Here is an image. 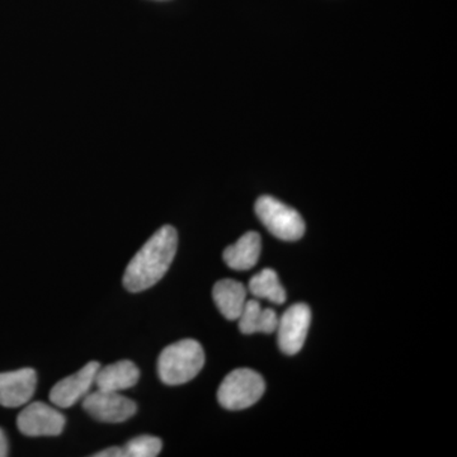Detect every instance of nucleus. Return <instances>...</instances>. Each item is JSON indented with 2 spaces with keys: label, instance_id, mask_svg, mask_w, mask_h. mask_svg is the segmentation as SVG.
<instances>
[{
  "label": "nucleus",
  "instance_id": "nucleus-15",
  "mask_svg": "<svg viewBox=\"0 0 457 457\" xmlns=\"http://www.w3.org/2000/svg\"><path fill=\"white\" fill-rule=\"evenodd\" d=\"M163 442L155 436H139L122 446L125 457H155L161 453Z\"/></svg>",
  "mask_w": 457,
  "mask_h": 457
},
{
  "label": "nucleus",
  "instance_id": "nucleus-11",
  "mask_svg": "<svg viewBox=\"0 0 457 457\" xmlns=\"http://www.w3.org/2000/svg\"><path fill=\"white\" fill-rule=\"evenodd\" d=\"M246 295L245 286L233 278L220 279L213 286V302L228 320H237L248 300Z\"/></svg>",
  "mask_w": 457,
  "mask_h": 457
},
{
  "label": "nucleus",
  "instance_id": "nucleus-3",
  "mask_svg": "<svg viewBox=\"0 0 457 457\" xmlns=\"http://www.w3.org/2000/svg\"><path fill=\"white\" fill-rule=\"evenodd\" d=\"M266 390L263 378L254 370L237 369L222 380L218 400L228 411H243L254 405Z\"/></svg>",
  "mask_w": 457,
  "mask_h": 457
},
{
  "label": "nucleus",
  "instance_id": "nucleus-13",
  "mask_svg": "<svg viewBox=\"0 0 457 457\" xmlns=\"http://www.w3.org/2000/svg\"><path fill=\"white\" fill-rule=\"evenodd\" d=\"M237 321L243 335H254V333L270 335L278 329V315L273 309H263L258 300L252 299L246 300Z\"/></svg>",
  "mask_w": 457,
  "mask_h": 457
},
{
  "label": "nucleus",
  "instance_id": "nucleus-16",
  "mask_svg": "<svg viewBox=\"0 0 457 457\" xmlns=\"http://www.w3.org/2000/svg\"><path fill=\"white\" fill-rule=\"evenodd\" d=\"M95 457H125V453H123L122 447H110V449H106L101 451V453H96V455H92Z\"/></svg>",
  "mask_w": 457,
  "mask_h": 457
},
{
  "label": "nucleus",
  "instance_id": "nucleus-10",
  "mask_svg": "<svg viewBox=\"0 0 457 457\" xmlns=\"http://www.w3.org/2000/svg\"><path fill=\"white\" fill-rule=\"evenodd\" d=\"M140 370L130 360H122L112 365L99 368L95 385L104 392H123L139 383Z\"/></svg>",
  "mask_w": 457,
  "mask_h": 457
},
{
  "label": "nucleus",
  "instance_id": "nucleus-17",
  "mask_svg": "<svg viewBox=\"0 0 457 457\" xmlns=\"http://www.w3.org/2000/svg\"><path fill=\"white\" fill-rule=\"evenodd\" d=\"M8 440L3 429H0V457L8 456Z\"/></svg>",
  "mask_w": 457,
  "mask_h": 457
},
{
  "label": "nucleus",
  "instance_id": "nucleus-12",
  "mask_svg": "<svg viewBox=\"0 0 457 457\" xmlns=\"http://www.w3.org/2000/svg\"><path fill=\"white\" fill-rule=\"evenodd\" d=\"M261 236L255 231H249L237 239L236 245L228 246L224 251V262L228 267L236 270L253 269L261 257Z\"/></svg>",
  "mask_w": 457,
  "mask_h": 457
},
{
  "label": "nucleus",
  "instance_id": "nucleus-1",
  "mask_svg": "<svg viewBox=\"0 0 457 457\" xmlns=\"http://www.w3.org/2000/svg\"><path fill=\"white\" fill-rule=\"evenodd\" d=\"M179 248V234L164 225L150 237L125 270L123 286L130 293H141L158 284L170 270Z\"/></svg>",
  "mask_w": 457,
  "mask_h": 457
},
{
  "label": "nucleus",
  "instance_id": "nucleus-7",
  "mask_svg": "<svg viewBox=\"0 0 457 457\" xmlns=\"http://www.w3.org/2000/svg\"><path fill=\"white\" fill-rule=\"evenodd\" d=\"M17 427L29 437L59 436L65 428L64 414L44 402H33L17 417Z\"/></svg>",
  "mask_w": 457,
  "mask_h": 457
},
{
  "label": "nucleus",
  "instance_id": "nucleus-4",
  "mask_svg": "<svg viewBox=\"0 0 457 457\" xmlns=\"http://www.w3.org/2000/svg\"><path fill=\"white\" fill-rule=\"evenodd\" d=\"M255 213L272 236L286 242L302 239L305 222L296 210L278 198L262 196L255 203Z\"/></svg>",
  "mask_w": 457,
  "mask_h": 457
},
{
  "label": "nucleus",
  "instance_id": "nucleus-5",
  "mask_svg": "<svg viewBox=\"0 0 457 457\" xmlns=\"http://www.w3.org/2000/svg\"><path fill=\"white\" fill-rule=\"evenodd\" d=\"M83 409L99 422L122 423L137 414V405L120 393L97 389L84 396Z\"/></svg>",
  "mask_w": 457,
  "mask_h": 457
},
{
  "label": "nucleus",
  "instance_id": "nucleus-6",
  "mask_svg": "<svg viewBox=\"0 0 457 457\" xmlns=\"http://www.w3.org/2000/svg\"><path fill=\"white\" fill-rule=\"evenodd\" d=\"M312 324V311L306 303H299L290 306L278 318V347L286 354L299 353L308 337Z\"/></svg>",
  "mask_w": 457,
  "mask_h": 457
},
{
  "label": "nucleus",
  "instance_id": "nucleus-8",
  "mask_svg": "<svg viewBox=\"0 0 457 457\" xmlns=\"http://www.w3.org/2000/svg\"><path fill=\"white\" fill-rule=\"evenodd\" d=\"M99 368H101V365L97 361H90L74 375L60 380L51 389L50 402L57 408L68 409L73 407L92 389Z\"/></svg>",
  "mask_w": 457,
  "mask_h": 457
},
{
  "label": "nucleus",
  "instance_id": "nucleus-9",
  "mask_svg": "<svg viewBox=\"0 0 457 457\" xmlns=\"http://www.w3.org/2000/svg\"><path fill=\"white\" fill-rule=\"evenodd\" d=\"M37 375L33 369L0 374V405L18 408L27 404L35 395Z\"/></svg>",
  "mask_w": 457,
  "mask_h": 457
},
{
  "label": "nucleus",
  "instance_id": "nucleus-14",
  "mask_svg": "<svg viewBox=\"0 0 457 457\" xmlns=\"http://www.w3.org/2000/svg\"><path fill=\"white\" fill-rule=\"evenodd\" d=\"M249 293L255 299H266L278 305L286 302V290L281 285L278 272L272 269H264L249 281Z\"/></svg>",
  "mask_w": 457,
  "mask_h": 457
},
{
  "label": "nucleus",
  "instance_id": "nucleus-2",
  "mask_svg": "<svg viewBox=\"0 0 457 457\" xmlns=\"http://www.w3.org/2000/svg\"><path fill=\"white\" fill-rule=\"evenodd\" d=\"M204 365L203 345L195 339H182L162 351L156 369L162 383L176 386L194 380Z\"/></svg>",
  "mask_w": 457,
  "mask_h": 457
}]
</instances>
